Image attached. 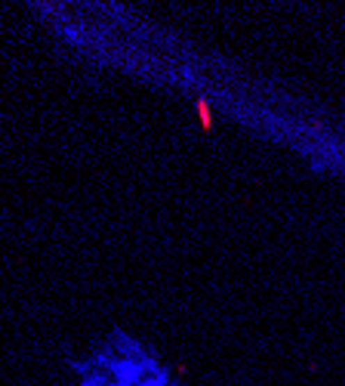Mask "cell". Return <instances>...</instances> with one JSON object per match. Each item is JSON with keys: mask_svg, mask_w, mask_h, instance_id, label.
<instances>
[{"mask_svg": "<svg viewBox=\"0 0 345 386\" xmlns=\"http://www.w3.org/2000/svg\"><path fill=\"white\" fill-rule=\"evenodd\" d=\"M81 374L77 386H170V380L154 368L142 353H93L90 362L74 364Z\"/></svg>", "mask_w": 345, "mask_h": 386, "instance_id": "cell-1", "label": "cell"}, {"mask_svg": "<svg viewBox=\"0 0 345 386\" xmlns=\"http://www.w3.org/2000/svg\"><path fill=\"white\" fill-rule=\"evenodd\" d=\"M198 109H200V121H204V127H210V111H207V105H204V102H200V105H198Z\"/></svg>", "mask_w": 345, "mask_h": 386, "instance_id": "cell-2", "label": "cell"}]
</instances>
